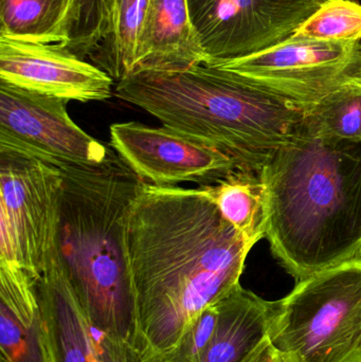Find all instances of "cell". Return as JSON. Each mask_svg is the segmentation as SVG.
I'll return each instance as SVG.
<instances>
[{
  "mask_svg": "<svg viewBox=\"0 0 361 362\" xmlns=\"http://www.w3.org/2000/svg\"><path fill=\"white\" fill-rule=\"evenodd\" d=\"M1 362H54L35 279L0 262Z\"/></svg>",
  "mask_w": 361,
  "mask_h": 362,
  "instance_id": "13",
  "label": "cell"
},
{
  "mask_svg": "<svg viewBox=\"0 0 361 362\" xmlns=\"http://www.w3.org/2000/svg\"><path fill=\"white\" fill-rule=\"evenodd\" d=\"M116 95L224 153L239 171L261 173L307 120L302 106L214 66L134 74Z\"/></svg>",
  "mask_w": 361,
  "mask_h": 362,
  "instance_id": "3",
  "label": "cell"
},
{
  "mask_svg": "<svg viewBox=\"0 0 361 362\" xmlns=\"http://www.w3.org/2000/svg\"><path fill=\"white\" fill-rule=\"evenodd\" d=\"M57 168L63 173L57 249L66 274L97 334L133 340L126 230L144 181L114 153L99 167Z\"/></svg>",
  "mask_w": 361,
  "mask_h": 362,
  "instance_id": "4",
  "label": "cell"
},
{
  "mask_svg": "<svg viewBox=\"0 0 361 362\" xmlns=\"http://www.w3.org/2000/svg\"><path fill=\"white\" fill-rule=\"evenodd\" d=\"M203 189L250 248L266 238L269 195L261 173L235 170L218 183L203 185Z\"/></svg>",
  "mask_w": 361,
  "mask_h": 362,
  "instance_id": "16",
  "label": "cell"
},
{
  "mask_svg": "<svg viewBox=\"0 0 361 362\" xmlns=\"http://www.w3.org/2000/svg\"><path fill=\"white\" fill-rule=\"evenodd\" d=\"M267 338L282 362H361V259L313 274L275 301Z\"/></svg>",
  "mask_w": 361,
  "mask_h": 362,
  "instance_id": "5",
  "label": "cell"
},
{
  "mask_svg": "<svg viewBox=\"0 0 361 362\" xmlns=\"http://www.w3.org/2000/svg\"><path fill=\"white\" fill-rule=\"evenodd\" d=\"M95 346L100 362H150L133 340L99 334Z\"/></svg>",
  "mask_w": 361,
  "mask_h": 362,
  "instance_id": "22",
  "label": "cell"
},
{
  "mask_svg": "<svg viewBox=\"0 0 361 362\" xmlns=\"http://www.w3.org/2000/svg\"><path fill=\"white\" fill-rule=\"evenodd\" d=\"M292 37L361 42V4L352 0H326Z\"/></svg>",
  "mask_w": 361,
  "mask_h": 362,
  "instance_id": "21",
  "label": "cell"
},
{
  "mask_svg": "<svg viewBox=\"0 0 361 362\" xmlns=\"http://www.w3.org/2000/svg\"><path fill=\"white\" fill-rule=\"evenodd\" d=\"M307 117L324 137L361 144V81L326 95L307 108Z\"/></svg>",
  "mask_w": 361,
  "mask_h": 362,
  "instance_id": "19",
  "label": "cell"
},
{
  "mask_svg": "<svg viewBox=\"0 0 361 362\" xmlns=\"http://www.w3.org/2000/svg\"><path fill=\"white\" fill-rule=\"evenodd\" d=\"M148 4L150 0H112L107 33L91 59L117 83L133 74Z\"/></svg>",
  "mask_w": 361,
  "mask_h": 362,
  "instance_id": "17",
  "label": "cell"
},
{
  "mask_svg": "<svg viewBox=\"0 0 361 362\" xmlns=\"http://www.w3.org/2000/svg\"><path fill=\"white\" fill-rule=\"evenodd\" d=\"M0 82L85 103L110 99L114 81L61 45L0 36Z\"/></svg>",
  "mask_w": 361,
  "mask_h": 362,
  "instance_id": "11",
  "label": "cell"
},
{
  "mask_svg": "<svg viewBox=\"0 0 361 362\" xmlns=\"http://www.w3.org/2000/svg\"><path fill=\"white\" fill-rule=\"evenodd\" d=\"M269 195L266 238L296 280L361 259V144L300 134L261 172Z\"/></svg>",
  "mask_w": 361,
  "mask_h": 362,
  "instance_id": "2",
  "label": "cell"
},
{
  "mask_svg": "<svg viewBox=\"0 0 361 362\" xmlns=\"http://www.w3.org/2000/svg\"><path fill=\"white\" fill-rule=\"evenodd\" d=\"M110 146L140 180L155 187L211 185L237 170L224 153L165 125L116 123L110 127Z\"/></svg>",
  "mask_w": 361,
  "mask_h": 362,
  "instance_id": "10",
  "label": "cell"
},
{
  "mask_svg": "<svg viewBox=\"0 0 361 362\" xmlns=\"http://www.w3.org/2000/svg\"><path fill=\"white\" fill-rule=\"evenodd\" d=\"M207 64L188 0H150L131 76L182 71Z\"/></svg>",
  "mask_w": 361,
  "mask_h": 362,
  "instance_id": "12",
  "label": "cell"
},
{
  "mask_svg": "<svg viewBox=\"0 0 361 362\" xmlns=\"http://www.w3.org/2000/svg\"><path fill=\"white\" fill-rule=\"evenodd\" d=\"M273 303L241 284L235 287L218 302V325L205 351L195 362L243 361L267 337Z\"/></svg>",
  "mask_w": 361,
  "mask_h": 362,
  "instance_id": "15",
  "label": "cell"
},
{
  "mask_svg": "<svg viewBox=\"0 0 361 362\" xmlns=\"http://www.w3.org/2000/svg\"><path fill=\"white\" fill-rule=\"evenodd\" d=\"M54 362H100L95 329L66 274L59 253L35 279Z\"/></svg>",
  "mask_w": 361,
  "mask_h": 362,
  "instance_id": "14",
  "label": "cell"
},
{
  "mask_svg": "<svg viewBox=\"0 0 361 362\" xmlns=\"http://www.w3.org/2000/svg\"><path fill=\"white\" fill-rule=\"evenodd\" d=\"M241 362H282V361L279 354L271 346L268 338L266 337Z\"/></svg>",
  "mask_w": 361,
  "mask_h": 362,
  "instance_id": "23",
  "label": "cell"
},
{
  "mask_svg": "<svg viewBox=\"0 0 361 362\" xmlns=\"http://www.w3.org/2000/svg\"><path fill=\"white\" fill-rule=\"evenodd\" d=\"M63 173L35 157L0 150V262L36 279L59 253Z\"/></svg>",
  "mask_w": 361,
  "mask_h": 362,
  "instance_id": "6",
  "label": "cell"
},
{
  "mask_svg": "<svg viewBox=\"0 0 361 362\" xmlns=\"http://www.w3.org/2000/svg\"><path fill=\"white\" fill-rule=\"evenodd\" d=\"M66 12V48L93 57L107 33L112 0H59Z\"/></svg>",
  "mask_w": 361,
  "mask_h": 362,
  "instance_id": "20",
  "label": "cell"
},
{
  "mask_svg": "<svg viewBox=\"0 0 361 362\" xmlns=\"http://www.w3.org/2000/svg\"><path fill=\"white\" fill-rule=\"evenodd\" d=\"M0 36L66 47V12L59 0H1Z\"/></svg>",
  "mask_w": 361,
  "mask_h": 362,
  "instance_id": "18",
  "label": "cell"
},
{
  "mask_svg": "<svg viewBox=\"0 0 361 362\" xmlns=\"http://www.w3.org/2000/svg\"><path fill=\"white\" fill-rule=\"evenodd\" d=\"M67 103L0 82V150L23 153L55 167L107 163L114 152L70 118Z\"/></svg>",
  "mask_w": 361,
  "mask_h": 362,
  "instance_id": "8",
  "label": "cell"
},
{
  "mask_svg": "<svg viewBox=\"0 0 361 362\" xmlns=\"http://www.w3.org/2000/svg\"><path fill=\"white\" fill-rule=\"evenodd\" d=\"M133 342L148 359L173 352L209 306L239 286L251 248L203 187L143 183L129 212Z\"/></svg>",
  "mask_w": 361,
  "mask_h": 362,
  "instance_id": "1",
  "label": "cell"
},
{
  "mask_svg": "<svg viewBox=\"0 0 361 362\" xmlns=\"http://www.w3.org/2000/svg\"><path fill=\"white\" fill-rule=\"evenodd\" d=\"M307 108L361 81V42L290 37L281 44L214 66Z\"/></svg>",
  "mask_w": 361,
  "mask_h": 362,
  "instance_id": "7",
  "label": "cell"
},
{
  "mask_svg": "<svg viewBox=\"0 0 361 362\" xmlns=\"http://www.w3.org/2000/svg\"><path fill=\"white\" fill-rule=\"evenodd\" d=\"M208 57L220 65L281 44L326 0H188Z\"/></svg>",
  "mask_w": 361,
  "mask_h": 362,
  "instance_id": "9",
  "label": "cell"
}]
</instances>
